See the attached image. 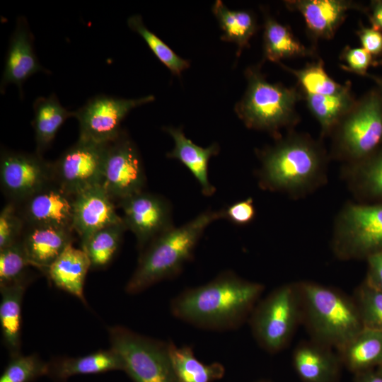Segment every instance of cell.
<instances>
[{
  "instance_id": "cell-24",
  "label": "cell",
  "mask_w": 382,
  "mask_h": 382,
  "mask_svg": "<svg viewBox=\"0 0 382 382\" xmlns=\"http://www.w3.org/2000/svg\"><path fill=\"white\" fill-rule=\"evenodd\" d=\"M122 370V362L112 349L99 350L76 357H57L48 362L47 375L55 382H65L76 375L97 374Z\"/></svg>"
},
{
  "instance_id": "cell-5",
  "label": "cell",
  "mask_w": 382,
  "mask_h": 382,
  "mask_svg": "<svg viewBox=\"0 0 382 382\" xmlns=\"http://www.w3.org/2000/svg\"><path fill=\"white\" fill-rule=\"evenodd\" d=\"M245 76L247 88L234 110L248 128L266 132L277 139L282 137V129L299 123L296 106L303 95L297 88L268 81L260 64L248 66Z\"/></svg>"
},
{
  "instance_id": "cell-15",
  "label": "cell",
  "mask_w": 382,
  "mask_h": 382,
  "mask_svg": "<svg viewBox=\"0 0 382 382\" xmlns=\"http://www.w3.org/2000/svg\"><path fill=\"white\" fill-rule=\"evenodd\" d=\"M74 196L54 182L16 204L25 224L73 229Z\"/></svg>"
},
{
  "instance_id": "cell-16",
  "label": "cell",
  "mask_w": 382,
  "mask_h": 382,
  "mask_svg": "<svg viewBox=\"0 0 382 382\" xmlns=\"http://www.w3.org/2000/svg\"><path fill=\"white\" fill-rule=\"evenodd\" d=\"M122 222L114 201L101 185L74 196L73 229L80 238L81 248L95 232Z\"/></svg>"
},
{
  "instance_id": "cell-42",
  "label": "cell",
  "mask_w": 382,
  "mask_h": 382,
  "mask_svg": "<svg viewBox=\"0 0 382 382\" xmlns=\"http://www.w3.org/2000/svg\"><path fill=\"white\" fill-rule=\"evenodd\" d=\"M364 279L370 285L382 291V251L369 256Z\"/></svg>"
},
{
  "instance_id": "cell-33",
  "label": "cell",
  "mask_w": 382,
  "mask_h": 382,
  "mask_svg": "<svg viewBox=\"0 0 382 382\" xmlns=\"http://www.w3.org/2000/svg\"><path fill=\"white\" fill-rule=\"evenodd\" d=\"M127 25L132 30L141 37L156 58L173 74L180 76L183 71L190 67L189 61L178 56L169 46L146 28L140 15L131 16L127 19Z\"/></svg>"
},
{
  "instance_id": "cell-48",
  "label": "cell",
  "mask_w": 382,
  "mask_h": 382,
  "mask_svg": "<svg viewBox=\"0 0 382 382\" xmlns=\"http://www.w3.org/2000/svg\"><path fill=\"white\" fill-rule=\"evenodd\" d=\"M256 382H272V381L268 379H260V380L257 381Z\"/></svg>"
},
{
  "instance_id": "cell-3",
  "label": "cell",
  "mask_w": 382,
  "mask_h": 382,
  "mask_svg": "<svg viewBox=\"0 0 382 382\" xmlns=\"http://www.w3.org/2000/svg\"><path fill=\"white\" fill-rule=\"evenodd\" d=\"M222 218L223 210H206L180 227L173 226L156 237L141 253L137 267L125 286L126 292L135 294L179 274L192 258L206 228Z\"/></svg>"
},
{
  "instance_id": "cell-32",
  "label": "cell",
  "mask_w": 382,
  "mask_h": 382,
  "mask_svg": "<svg viewBox=\"0 0 382 382\" xmlns=\"http://www.w3.org/2000/svg\"><path fill=\"white\" fill-rule=\"evenodd\" d=\"M127 230L124 222L110 225L95 232L82 248L87 254L91 270L106 267L114 259Z\"/></svg>"
},
{
  "instance_id": "cell-8",
  "label": "cell",
  "mask_w": 382,
  "mask_h": 382,
  "mask_svg": "<svg viewBox=\"0 0 382 382\" xmlns=\"http://www.w3.org/2000/svg\"><path fill=\"white\" fill-rule=\"evenodd\" d=\"M331 248L341 260L382 251V203L347 202L335 219Z\"/></svg>"
},
{
  "instance_id": "cell-6",
  "label": "cell",
  "mask_w": 382,
  "mask_h": 382,
  "mask_svg": "<svg viewBox=\"0 0 382 382\" xmlns=\"http://www.w3.org/2000/svg\"><path fill=\"white\" fill-rule=\"evenodd\" d=\"M331 135L330 157L344 165L361 161L382 146V98L376 86L357 99Z\"/></svg>"
},
{
  "instance_id": "cell-7",
  "label": "cell",
  "mask_w": 382,
  "mask_h": 382,
  "mask_svg": "<svg viewBox=\"0 0 382 382\" xmlns=\"http://www.w3.org/2000/svg\"><path fill=\"white\" fill-rule=\"evenodd\" d=\"M248 321L261 348L270 354L284 349L301 323L298 282L284 284L260 299Z\"/></svg>"
},
{
  "instance_id": "cell-18",
  "label": "cell",
  "mask_w": 382,
  "mask_h": 382,
  "mask_svg": "<svg viewBox=\"0 0 382 382\" xmlns=\"http://www.w3.org/2000/svg\"><path fill=\"white\" fill-rule=\"evenodd\" d=\"M286 8L303 16L306 28L315 39L329 40L334 37L350 10L366 14L367 7L346 0H289Z\"/></svg>"
},
{
  "instance_id": "cell-20",
  "label": "cell",
  "mask_w": 382,
  "mask_h": 382,
  "mask_svg": "<svg viewBox=\"0 0 382 382\" xmlns=\"http://www.w3.org/2000/svg\"><path fill=\"white\" fill-rule=\"evenodd\" d=\"M292 361L302 382H338L342 366L332 348L312 340L296 346Z\"/></svg>"
},
{
  "instance_id": "cell-38",
  "label": "cell",
  "mask_w": 382,
  "mask_h": 382,
  "mask_svg": "<svg viewBox=\"0 0 382 382\" xmlns=\"http://www.w3.org/2000/svg\"><path fill=\"white\" fill-rule=\"evenodd\" d=\"M25 225L16 204L8 202L0 212V250L20 241Z\"/></svg>"
},
{
  "instance_id": "cell-10",
  "label": "cell",
  "mask_w": 382,
  "mask_h": 382,
  "mask_svg": "<svg viewBox=\"0 0 382 382\" xmlns=\"http://www.w3.org/2000/svg\"><path fill=\"white\" fill-rule=\"evenodd\" d=\"M108 144L79 138L52 163L54 182L73 196L101 185Z\"/></svg>"
},
{
  "instance_id": "cell-46",
  "label": "cell",
  "mask_w": 382,
  "mask_h": 382,
  "mask_svg": "<svg viewBox=\"0 0 382 382\" xmlns=\"http://www.w3.org/2000/svg\"><path fill=\"white\" fill-rule=\"evenodd\" d=\"M373 66H382V57L377 59H374Z\"/></svg>"
},
{
  "instance_id": "cell-45",
  "label": "cell",
  "mask_w": 382,
  "mask_h": 382,
  "mask_svg": "<svg viewBox=\"0 0 382 382\" xmlns=\"http://www.w3.org/2000/svg\"><path fill=\"white\" fill-rule=\"evenodd\" d=\"M367 77L371 78L376 83V87L378 89L382 98V76H374L368 74Z\"/></svg>"
},
{
  "instance_id": "cell-12",
  "label": "cell",
  "mask_w": 382,
  "mask_h": 382,
  "mask_svg": "<svg viewBox=\"0 0 382 382\" xmlns=\"http://www.w3.org/2000/svg\"><path fill=\"white\" fill-rule=\"evenodd\" d=\"M146 175L139 151L127 133L108 146L101 185L115 202L143 191Z\"/></svg>"
},
{
  "instance_id": "cell-30",
  "label": "cell",
  "mask_w": 382,
  "mask_h": 382,
  "mask_svg": "<svg viewBox=\"0 0 382 382\" xmlns=\"http://www.w3.org/2000/svg\"><path fill=\"white\" fill-rule=\"evenodd\" d=\"M168 349L176 382H213L225 374L219 362L205 364L199 361L190 347H178L168 342Z\"/></svg>"
},
{
  "instance_id": "cell-37",
  "label": "cell",
  "mask_w": 382,
  "mask_h": 382,
  "mask_svg": "<svg viewBox=\"0 0 382 382\" xmlns=\"http://www.w3.org/2000/svg\"><path fill=\"white\" fill-rule=\"evenodd\" d=\"M48 362L43 361L37 354L11 357L5 367L0 382H33L47 375Z\"/></svg>"
},
{
  "instance_id": "cell-28",
  "label": "cell",
  "mask_w": 382,
  "mask_h": 382,
  "mask_svg": "<svg viewBox=\"0 0 382 382\" xmlns=\"http://www.w3.org/2000/svg\"><path fill=\"white\" fill-rule=\"evenodd\" d=\"M264 59L277 64L284 59L313 56L311 50L305 47L289 28L279 23L269 13L263 11Z\"/></svg>"
},
{
  "instance_id": "cell-11",
  "label": "cell",
  "mask_w": 382,
  "mask_h": 382,
  "mask_svg": "<svg viewBox=\"0 0 382 382\" xmlns=\"http://www.w3.org/2000/svg\"><path fill=\"white\" fill-rule=\"evenodd\" d=\"M155 100L152 95L139 98H120L98 95L74 111L79 122V138L100 144L115 140L122 132L121 123L134 108Z\"/></svg>"
},
{
  "instance_id": "cell-9",
  "label": "cell",
  "mask_w": 382,
  "mask_h": 382,
  "mask_svg": "<svg viewBox=\"0 0 382 382\" xmlns=\"http://www.w3.org/2000/svg\"><path fill=\"white\" fill-rule=\"evenodd\" d=\"M110 348L134 382H176L168 342L116 325L108 328Z\"/></svg>"
},
{
  "instance_id": "cell-40",
  "label": "cell",
  "mask_w": 382,
  "mask_h": 382,
  "mask_svg": "<svg viewBox=\"0 0 382 382\" xmlns=\"http://www.w3.org/2000/svg\"><path fill=\"white\" fill-rule=\"evenodd\" d=\"M224 218L236 225H246L255 216V208L253 198L235 202L223 210Z\"/></svg>"
},
{
  "instance_id": "cell-39",
  "label": "cell",
  "mask_w": 382,
  "mask_h": 382,
  "mask_svg": "<svg viewBox=\"0 0 382 382\" xmlns=\"http://www.w3.org/2000/svg\"><path fill=\"white\" fill-rule=\"evenodd\" d=\"M340 59L345 62L342 64L343 69L362 76H367V71L374 61L373 56L364 48L349 47L344 48Z\"/></svg>"
},
{
  "instance_id": "cell-23",
  "label": "cell",
  "mask_w": 382,
  "mask_h": 382,
  "mask_svg": "<svg viewBox=\"0 0 382 382\" xmlns=\"http://www.w3.org/2000/svg\"><path fill=\"white\" fill-rule=\"evenodd\" d=\"M90 269L91 263L86 253L82 248L70 245L49 267L45 274L55 286L86 304L83 287Z\"/></svg>"
},
{
  "instance_id": "cell-21",
  "label": "cell",
  "mask_w": 382,
  "mask_h": 382,
  "mask_svg": "<svg viewBox=\"0 0 382 382\" xmlns=\"http://www.w3.org/2000/svg\"><path fill=\"white\" fill-rule=\"evenodd\" d=\"M163 130L174 141V147L167 157L178 160L190 171L205 196L214 195L216 189L209 180L208 164L209 159L219 152V144L214 143L203 148L188 139L180 127H166Z\"/></svg>"
},
{
  "instance_id": "cell-35",
  "label": "cell",
  "mask_w": 382,
  "mask_h": 382,
  "mask_svg": "<svg viewBox=\"0 0 382 382\" xmlns=\"http://www.w3.org/2000/svg\"><path fill=\"white\" fill-rule=\"evenodd\" d=\"M352 298L363 328L382 331V291L364 279L355 289Z\"/></svg>"
},
{
  "instance_id": "cell-47",
  "label": "cell",
  "mask_w": 382,
  "mask_h": 382,
  "mask_svg": "<svg viewBox=\"0 0 382 382\" xmlns=\"http://www.w3.org/2000/svg\"><path fill=\"white\" fill-rule=\"evenodd\" d=\"M376 371L382 375V364L376 369Z\"/></svg>"
},
{
  "instance_id": "cell-14",
  "label": "cell",
  "mask_w": 382,
  "mask_h": 382,
  "mask_svg": "<svg viewBox=\"0 0 382 382\" xmlns=\"http://www.w3.org/2000/svg\"><path fill=\"white\" fill-rule=\"evenodd\" d=\"M118 203L127 230L134 234L141 250L156 237L173 227L170 205L162 196L143 190Z\"/></svg>"
},
{
  "instance_id": "cell-26",
  "label": "cell",
  "mask_w": 382,
  "mask_h": 382,
  "mask_svg": "<svg viewBox=\"0 0 382 382\" xmlns=\"http://www.w3.org/2000/svg\"><path fill=\"white\" fill-rule=\"evenodd\" d=\"M28 282L1 286L0 324L3 342L10 356L21 354V310Z\"/></svg>"
},
{
  "instance_id": "cell-41",
  "label": "cell",
  "mask_w": 382,
  "mask_h": 382,
  "mask_svg": "<svg viewBox=\"0 0 382 382\" xmlns=\"http://www.w3.org/2000/svg\"><path fill=\"white\" fill-rule=\"evenodd\" d=\"M357 34L362 48L370 53L374 59L382 57V32L360 25Z\"/></svg>"
},
{
  "instance_id": "cell-34",
  "label": "cell",
  "mask_w": 382,
  "mask_h": 382,
  "mask_svg": "<svg viewBox=\"0 0 382 382\" xmlns=\"http://www.w3.org/2000/svg\"><path fill=\"white\" fill-rule=\"evenodd\" d=\"M278 64L296 76L305 94H336L343 91L347 86V83L342 85L330 77L321 59L300 69L289 68L282 62Z\"/></svg>"
},
{
  "instance_id": "cell-22",
  "label": "cell",
  "mask_w": 382,
  "mask_h": 382,
  "mask_svg": "<svg viewBox=\"0 0 382 382\" xmlns=\"http://www.w3.org/2000/svg\"><path fill=\"white\" fill-rule=\"evenodd\" d=\"M342 176L357 202L382 203V146L366 159L344 165Z\"/></svg>"
},
{
  "instance_id": "cell-36",
  "label": "cell",
  "mask_w": 382,
  "mask_h": 382,
  "mask_svg": "<svg viewBox=\"0 0 382 382\" xmlns=\"http://www.w3.org/2000/svg\"><path fill=\"white\" fill-rule=\"evenodd\" d=\"M31 264L21 241L0 250V286L30 282L26 269Z\"/></svg>"
},
{
  "instance_id": "cell-44",
  "label": "cell",
  "mask_w": 382,
  "mask_h": 382,
  "mask_svg": "<svg viewBox=\"0 0 382 382\" xmlns=\"http://www.w3.org/2000/svg\"><path fill=\"white\" fill-rule=\"evenodd\" d=\"M354 382H382V375L376 369L368 370L356 374Z\"/></svg>"
},
{
  "instance_id": "cell-1",
  "label": "cell",
  "mask_w": 382,
  "mask_h": 382,
  "mask_svg": "<svg viewBox=\"0 0 382 382\" xmlns=\"http://www.w3.org/2000/svg\"><path fill=\"white\" fill-rule=\"evenodd\" d=\"M264 289L260 283L225 271L204 284L178 294L171 300L170 309L174 317L202 329L233 330L248 320Z\"/></svg>"
},
{
  "instance_id": "cell-43",
  "label": "cell",
  "mask_w": 382,
  "mask_h": 382,
  "mask_svg": "<svg viewBox=\"0 0 382 382\" xmlns=\"http://www.w3.org/2000/svg\"><path fill=\"white\" fill-rule=\"evenodd\" d=\"M366 15L371 27L382 32V0L371 1L367 7Z\"/></svg>"
},
{
  "instance_id": "cell-4",
  "label": "cell",
  "mask_w": 382,
  "mask_h": 382,
  "mask_svg": "<svg viewBox=\"0 0 382 382\" xmlns=\"http://www.w3.org/2000/svg\"><path fill=\"white\" fill-rule=\"evenodd\" d=\"M301 323L312 340L340 349L362 328L352 296L311 281L298 282Z\"/></svg>"
},
{
  "instance_id": "cell-25",
  "label": "cell",
  "mask_w": 382,
  "mask_h": 382,
  "mask_svg": "<svg viewBox=\"0 0 382 382\" xmlns=\"http://www.w3.org/2000/svg\"><path fill=\"white\" fill-rule=\"evenodd\" d=\"M337 353L342 366L354 374L382 364V331L363 328Z\"/></svg>"
},
{
  "instance_id": "cell-27",
  "label": "cell",
  "mask_w": 382,
  "mask_h": 382,
  "mask_svg": "<svg viewBox=\"0 0 382 382\" xmlns=\"http://www.w3.org/2000/svg\"><path fill=\"white\" fill-rule=\"evenodd\" d=\"M33 110L32 125L35 131L36 153L42 155L50 147L64 122L74 116V111L63 107L55 94L36 98Z\"/></svg>"
},
{
  "instance_id": "cell-2",
  "label": "cell",
  "mask_w": 382,
  "mask_h": 382,
  "mask_svg": "<svg viewBox=\"0 0 382 382\" xmlns=\"http://www.w3.org/2000/svg\"><path fill=\"white\" fill-rule=\"evenodd\" d=\"M258 183L265 190L304 197L327 183L330 156L310 135L290 130L258 151Z\"/></svg>"
},
{
  "instance_id": "cell-29",
  "label": "cell",
  "mask_w": 382,
  "mask_h": 382,
  "mask_svg": "<svg viewBox=\"0 0 382 382\" xmlns=\"http://www.w3.org/2000/svg\"><path fill=\"white\" fill-rule=\"evenodd\" d=\"M307 106L318 122L321 136L331 135L332 132L352 109L357 99L351 89V83L341 92L332 95L305 94Z\"/></svg>"
},
{
  "instance_id": "cell-17",
  "label": "cell",
  "mask_w": 382,
  "mask_h": 382,
  "mask_svg": "<svg viewBox=\"0 0 382 382\" xmlns=\"http://www.w3.org/2000/svg\"><path fill=\"white\" fill-rule=\"evenodd\" d=\"M34 37L26 19L21 16L16 21L11 37L1 76L0 89L4 93L9 84L18 86L22 96L23 84L38 72L48 74L39 62L34 51Z\"/></svg>"
},
{
  "instance_id": "cell-13",
  "label": "cell",
  "mask_w": 382,
  "mask_h": 382,
  "mask_svg": "<svg viewBox=\"0 0 382 382\" xmlns=\"http://www.w3.org/2000/svg\"><path fill=\"white\" fill-rule=\"evenodd\" d=\"M52 182V163L42 155L1 151V187L9 202L18 204Z\"/></svg>"
},
{
  "instance_id": "cell-19",
  "label": "cell",
  "mask_w": 382,
  "mask_h": 382,
  "mask_svg": "<svg viewBox=\"0 0 382 382\" xmlns=\"http://www.w3.org/2000/svg\"><path fill=\"white\" fill-rule=\"evenodd\" d=\"M73 231L50 226L25 224L21 241L31 264L46 273L74 241Z\"/></svg>"
},
{
  "instance_id": "cell-31",
  "label": "cell",
  "mask_w": 382,
  "mask_h": 382,
  "mask_svg": "<svg viewBox=\"0 0 382 382\" xmlns=\"http://www.w3.org/2000/svg\"><path fill=\"white\" fill-rule=\"evenodd\" d=\"M212 12L216 17L223 34V41L235 43L239 57L243 50L249 47V42L257 30L255 16L248 11L230 10L221 1L217 0L212 6Z\"/></svg>"
}]
</instances>
